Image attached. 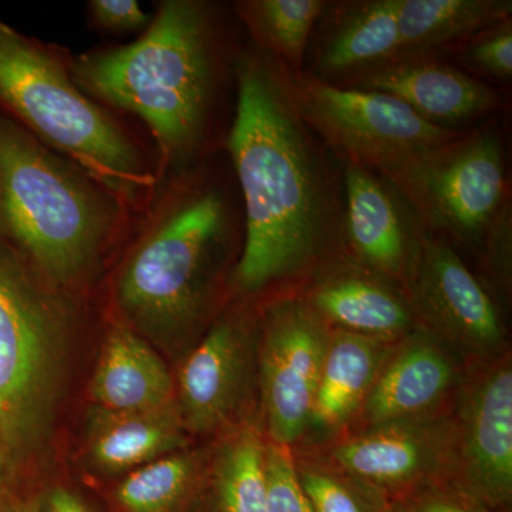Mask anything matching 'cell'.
<instances>
[{
	"label": "cell",
	"mask_w": 512,
	"mask_h": 512,
	"mask_svg": "<svg viewBox=\"0 0 512 512\" xmlns=\"http://www.w3.org/2000/svg\"><path fill=\"white\" fill-rule=\"evenodd\" d=\"M90 397L94 407L113 412H140L177 403L173 377L161 357L123 326L107 335Z\"/></svg>",
	"instance_id": "44dd1931"
},
{
	"label": "cell",
	"mask_w": 512,
	"mask_h": 512,
	"mask_svg": "<svg viewBox=\"0 0 512 512\" xmlns=\"http://www.w3.org/2000/svg\"><path fill=\"white\" fill-rule=\"evenodd\" d=\"M52 286L0 238V450L10 480L45 447L67 318Z\"/></svg>",
	"instance_id": "8992f818"
},
{
	"label": "cell",
	"mask_w": 512,
	"mask_h": 512,
	"mask_svg": "<svg viewBox=\"0 0 512 512\" xmlns=\"http://www.w3.org/2000/svg\"><path fill=\"white\" fill-rule=\"evenodd\" d=\"M265 451L255 427H238L225 437L212 468L218 511L266 512Z\"/></svg>",
	"instance_id": "cb8c5ba5"
},
{
	"label": "cell",
	"mask_w": 512,
	"mask_h": 512,
	"mask_svg": "<svg viewBox=\"0 0 512 512\" xmlns=\"http://www.w3.org/2000/svg\"><path fill=\"white\" fill-rule=\"evenodd\" d=\"M234 210L220 185L195 184L154 222L117 279L121 311L148 332L200 322L214 305Z\"/></svg>",
	"instance_id": "5b68a950"
},
{
	"label": "cell",
	"mask_w": 512,
	"mask_h": 512,
	"mask_svg": "<svg viewBox=\"0 0 512 512\" xmlns=\"http://www.w3.org/2000/svg\"><path fill=\"white\" fill-rule=\"evenodd\" d=\"M248 349L247 320L235 312L218 319L195 346L175 389L185 430L207 434L228 423L244 392Z\"/></svg>",
	"instance_id": "2e32d148"
},
{
	"label": "cell",
	"mask_w": 512,
	"mask_h": 512,
	"mask_svg": "<svg viewBox=\"0 0 512 512\" xmlns=\"http://www.w3.org/2000/svg\"><path fill=\"white\" fill-rule=\"evenodd\" d=\"M3 512H43L42 507L39 503L32 500H20L12 495L8 505H6L5 511Z\"/></svg>",
	"instance_id": "d6a6232c"
},
{
	"label": "cell",
	"mask_w": 512,
	"mask_h": 512,
	"mask_svg": "<svg viewBox=\"0 0 512 512\" xmlns=\"http://www.w3.org/2000/svg\"><path fill=\"white\" fill-rule=\"evenodd\" d=\"M228 148L244 201L245 238L232 274L242 295H296L343 254V197L325 146L303 121L291 76L265 55L237 69ZM298 291V292H299Z\"/></svg>",
	"instance_id": "6da1fadb"
},
{
	"label": "cell",
	"mask_w": 512,
	"mask_h": 512,
	"mask_svg": "<svg viewBox=\"0 0 512 512\" xmlns=\"http://www.w3.org/2000/svg\"><path fill=\"white\" fill-rule=\"evenodd\" d=\"M392 345L330 329L306 436L335 437L357 419Z\"/></svg>",
	"instance_id": "d6986e66"
},
{
	"label": "cell",
	"mask_w": 512,
	"mask_h": 512,
	"mask_svg": "<svg viewBox=\"0 0 512 512\" xmlns=\"http://www.w3.org/2000/svg\"><path fill=\"white\" fill-rule=\"evenodd\" d=\"M201 457L192 451L177 453L136 468L116 491L123 512H174L188 497L198 474Z\"/></svg>",
	"instance_id": "d4e9b609"
},
{
	"label": "cell",
	"mask_w": 512,
	"mask_h": 512,
	"mask_svg": "<svg viewBox=\"0 0 512 512\" xmlns=\"http://www.w3.org/2000/svg\"><path fill=\"white\" fill-rule=\"evenodd\" d=\"M397 501L406 512H498L450 480L421 485Z\"/></svg>",
	"instance_id": "f1b7e54d"
},
{
	"label": "cell",
	"mask_w": 512,
	"mask_h": 512,
	"mask_svg": "<svg viewBox=\"0 0 512 512\" xmlns=\"http://www.w3.org/2000/svg\"><path fill=\"white\" fill-rule=\"evenodd\" d=\"M298 295L330 329L380 342H397L419 326L402 289L345 254L320 266Z\"/></svg>",
	"instance_id": "9a60e30c"
},
{
	"label": "cell",
	"mask_w": 512,
	"mask_h": 512,
	"mask_svg": "<svg viewBox=\"0 0 512 512\" xmlns=\"http://www.w3.org/2000/svg\"><path fill=\"white\" fill-rule=\"evenodd\" d=\"M511 12V0H397L399 57L461 45Z\"/></svg>",
	"instance_id": "7402d4cb"
},
{
	"label": "cell",
	"mask_w": 512,
	"mask_h": 512,
	"mask_svg": "<svg viewBox=\"0 0 512 512\" xmlns=\"http://www.w3.org/2000/svg\"><path fill=\"white\" fill-rule=\"evenodd\" d=\"M43 512H93L86 504L66 488H55L47 495Z\"/></svg>",
	"instance_id": "4dcf8cb0"
},
{
	"label": "cell",
	"mask_w": 512,
	"mask_h": 512,
	"mask_svg": "<svg viewBox=\"0 0 512 512\" xmlns=\"http://www.w3.org/2000/svg\"><path fill=\"white\" fill-rule=\"evenodd\" d=\"M89 13L97 28L110 33L144 32L151 22L136 0H92Z\"/></svg>",
	"instance_id": "f546056e"
},
{
	"label": "cell",
	"mask_w": 512,
	"mask_h": 512,
	"mask_svg": "<svg viewBox=\"0 0 512 512\" xmlns=\"http://www.w3.org/2000/svg\"><path fill=\"white\" fill-rule=\"evenodd\" d=\"M451 437V412L392 421L346 434L323 460L389 500H402L421 485L448 480Z\"/></svg>",
	"instance_id": "7c38bea8"
},
{
	"label": "cell",
	"mask_w": 512,
	"mask_h": 512,
	"mask_svg": "<svg viewBox=\"0 0 512 512\" xmlns=\"http://www.w3.org/2000/svg\"><path fill=\"white\" fill-rule=\"evenodd\" d=\"M127 208L82 168L0 116V238L55 288L99 264Z\"/></svg>",
	"instance_id": "3957f363"
},
{
	"label": "cell",
	"mask_w": 512,
	"mask_h": 512,
	"mask_svg": "<svg viewBox=\"0 0 512 512\" xmlns=\"http://www.w3.org/2000/svg\"><path fill=\"white\" fill-rule=\"evenodd\" d=\"M456 350L417 326L390 346L357 419L362 427L443 413L464 373Z\"/></svg>",
	"instance_id": "5bb4252c"
},
{
	"label": "cell",
	"mask_w": 512,
	"mask_h": 512,
	"mask_svg": "<svg viewBox=\"0 0 512 512\" xmlns=\"http://www.w3.org/2000/svg\"><path fill=\"white\" fill-rule=\"evenodd\" d=\"M464 62L477 72L507 82L512 77L511 19L481 30L470 37L460 50Z\"/></svg>",
	"instance_id": "83f0119b"
},
{
	"label": "cell",
	"mask_w": 512,
	"mask_h": 512,
	"mask_svg": "<svg viewBox=\"0 0 512 512\" xmlns=\"http://www.w3.org/2000/svg\"><path fill=\"white\" fill-rule=\"evenodd\" d=\"M289 76L303 121L345 165L383 175L464 133L430 123L386 93L338 86L306 72Z\"/></svg>",
	"instance_id": "ba28073f"
},
{
	"label": "cell",
	"mask_w": 512,
	"mask_h": 512,
	"mask_svg": "<svg viewBox=\"0 0 512 512\" xmlns=\"http://www.w3.org/2000/svg\"><path fill=\"white\" fill-rule=\"evenodd\" d=\"M424 232L409 205L383 177L345 165L343 254L407 295Z\"/></svg>",
	"instance_id": "4fadbf2b"
},
{
	"label": "cell",
	"mask_w": 512,
	"mask_h": 512,
	"mask_svg": "<svg viewBox=\"0 0 512 512\" xmlns=\"http://www.w3.org/2000/svg\"><path fill=\"white\" fill-rule=\"evenodd\" d=\"M295 466L313 512H384L392 501L322 457H295Z\"/></svg>",
	"instance_id": "484cf974"
},
{
	"label": "cell",
	"mask_w": 512,
	"mask_h": 512,
	"mask_svg": "<svg viewBox=\"0 0 512 512\" xmlns=\"http://www.w3.org/2000/svg\"><path fill=\"white\" fill-rule=\"evenodd\" d=\"M185 431L177 403L140 412L94 407L87 427V457L101 473L133 471L184 450Z\"/></svg>",
	"instance_id": "ffe728a7"
},
{
	"label": "cell",
	"mask_w": 512,
	"mask_h": 512,
	"mask_svg": "<svg viewBox=\"0 0 512 512\" xmlns=\"http://www.w3.org/2000/svg\"><path fill=\"white\" fill-rule=\"evenodd\" d=\"M328 2L323 0H248L238 3L239 15L256 42L288 72H303L313 29Z\"/></svg>",
	"instance_id": "603a6c76"
},
{
	"label": "cell",
	"mask_w": 512,
	"mask_h": 512,
	"mask_svg": "<svg viewBox=\"0 0 512 512\" xmlns=\"http://www.w3.org/2000/svg\"><path fill=\"white\" fill-rule=\"evenodd\" d=\"M221 30L211 5L167 0L140 39L69 63L74 82L104 109L138 117L165 160L194 156L208 133L222 74Z\"/></svg>",
	"instance_id": "7a4b0ae2"
},
{
	"label": "cell",
	"mask_w": 512,
	"mask_h": 512,
	"mask_svg": "<svg viewBox=\"0 0 512 512\" xmlns=\"http://www.w3.org/2000/svg\"><path fill=\"white\" fill-rule=\"evenodd\" d=\"M10 480L8 467H6L5 457L0 450V512L5 511L10 498H12V490H10Z\"/></svg>",
	"instance_id": "1f68e13d"
},
{
	"label": "cell",
	"mask_w": 512,
	"mask_h": 512,
	"mask_svg": "<svg viewBox=\"0 0 512 512\" xmlns=\"http://www.w3.org/2000/svg\"><path fill=\"white\" fill-rule=\"evenodd\" d=\"M345 86L389 94L430 123L453 130L501 104L494 87L430 55L397 57Z\"/></svg>",
	"instance_id": "e0dca14e"
},
{
	"label": "cell",
	"mask_w": 512,
	"mask_h": 512,
	"mask_svg": "<svg viewBox=\"0 0 512 512\" xmlns=\"http://www.w3.org/2000/svg\"><path fill=\"white\" fill-rule=\"evenodd\" d=\"M457 390L451 412L448 480L494 511L512 498V367L510 357L477 362Z\"/></svg>",
	"instance_id": "30bf717a"
},
{
	"label": "cell",
	"mask_w": 512,
	"mask_h": 512,
	"mask_svg": "<svg viewBox=\"0 0 512 512\" xmlns=\"http://www.w3.org/2000/svg\"><path fill=\"white\" fill-rule=\"evenodd\" d=\"M384 512H406V510H404L403 504L400 501L394 500L387 504Z\"/></svg>",
	"instance_id": "836d02e7"
},
{
	"label": "cell",
	"mask_w": 512,
	"mask_h": 512,
	"mask_svg": "<svg viewBox=\"0 0 512 512\" xmlns=\"http://www.w3.org/2000/svg\"><path fill=\"white\" fill-rule=\"evenodd\" d=\"M329 335V326L298 293L266 305L259 384L269 443L292 448L306 437Z\"/></svg>",
	"instance_id": "9c48e42d"
},
{
	"label": "cell",
	"mask_w": 512,
	"mask_h": 512,
	"mask_svg": "<svg viewBox=\"0 0 512 512\" xmlns=\"http://www.w3.org/2000/svg\"><path fill=\"white\" fill-rule=\"evenodd\" d=\"M266 512H313L296 473L292 448L266 440Z\"/></svg>",
	"instance_id": "4316f807"
},
{
	"label": "cell",
	"mask_w": 512,
	"mask_h": 512,
	"mask_svg": "<svg viewBox=\"0 0 512 512\" xmlns=\"http://www.w3.org/2000/svg\"><path fill=\"white\" fill-rule=\"evenodd\" d=\"M407 298L417 325L461 357L484 362L503 356L505 333L500 312L446 239L424 232Z\"/></svg>",
	"instance_id": "8fae6325"
},
{
	"label": "cell",
	"mask_w": 512,
	"mask_h": 512,
	"mask_svg": "<svg viewBox=\"0 0 512 512\" xmlns=\"http://www.w3.org/2000/svg\"><path fill=\"white\" fill-rule=\"evenodd\" d=\"M0 116L82 168L126 208L146 204L156 187L144 151L80 90L59 53L2 20Z\"/></svg>",
	"instance_id": "277c9868"
},
{
	"label": "cell",
	"mask_w": 512,
	"mask_h": 512,
	"mask_svg": "<svg viewBox=\"0 0 512 512\" xmlns=\"http://www.w3.org/2000/svg\"><path fill=\"white\" fill-rule=\"evenodd\" d=\"M427 232H443L477 255L504 256L511 202L501 138L480 128L407 158L383 175Z\"/></svg>",
	"instance_id": "52a82bcc"
},
{
	"label": "cell",
	"mask_w": 512,
	"mask_h": 512,
	"mask_svg": "<svg viewBox=\"0 0 512 512\" xmlns=\"http://www.w3.org/2000/svg\"><path fill=\"white\" fill-rule=\"evenodd\" d=\"M328 18L306 73L345 86L399 57L397 0L345 3Z\"/></svg>",
	"instance_id": "ac0fdd59"
}]
</instances>
